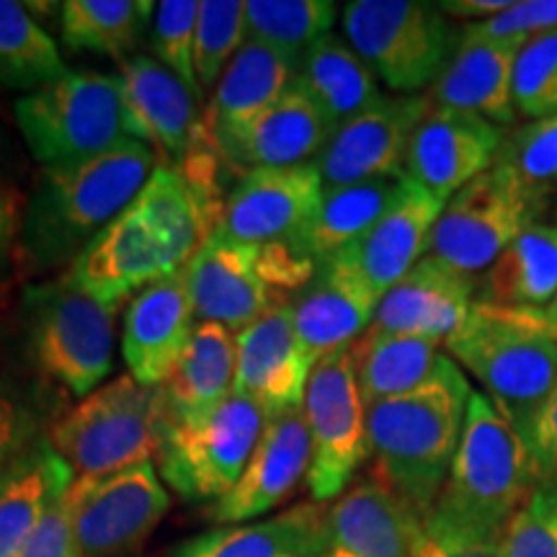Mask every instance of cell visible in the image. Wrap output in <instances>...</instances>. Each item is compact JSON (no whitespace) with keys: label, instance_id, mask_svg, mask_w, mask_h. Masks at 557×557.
Wrapping results in <instances>:
<instances>
[{"label":"cell","instance_id":"obj_1","mask_svg":"<svg viewBox=\"0 0 557 557\" xmlns=\"http://www.w3.org/2000/svg\"><path fill=\"white\" fill-rule=\"evenodd\" d=\"M472 387L451 357L438 359L421 387L367 408L374 480L423 521L434 511L455 462Z\"/></svg>","mask_w":557,"mask_h":557},{"label":"cell","instance_id":"obj_2","mask_svg":"<svg viewBox=\"0 0 557 557\" xmlns=\"http://www.w3.org/2000/svg\"><path fill=\"white\" fill-rule=\"evenodd\" d=\"M156 171V152L137 139L81 163L45 169L21 225V253L32 271L70 263L127 209Z\"/></svg>","mask_w":557,"mask_h":557},{"label":"cell","instance_id":"obj_3","mask_svg":"<svg viewBox=\"0 0 557 557\" xmlns=\"http://www.w3.org/2000/svg\"><path fill=\"white\" fill-rule=\"evenodd\" d=\"M449 357L483 385V395L532 444L534 426L557 385V329L547 310L500 308L475 299L444 341Z\"/></svg>","mask_w":557,"mask_h":557},{"label":"cell","instance_id":"obj_4","mask_svg":"<svg viewBox=\"0 0 557 557\" xmlns=\"http://www.w3.org/2000/svg\"><path fill=\"white\" fill-rule=\"evenodd\" d=\"M534 485L537 465L527 438L480 389H472L455 462L431 513L462 527L504 532Z\"/></svg>","mask_w":557,"mask_h":557},{"label":"cell","instance_id":"obj_5","mask_svg":"<svg viewBox=\"0 0 557 557\" xmlns=\"http://www.w3.org/2000/svg\"><path fill=\"white\" fill-rule=\"evenodd\" d=\"M315 269L292 243L248 246L209 235L184 274L199 323L225 325L238 336L271 308L295 299Z\"/></svg>","mask_w":557,"mask_h":557},{"label":"cell","instance_id":"obj_6","mask_svg":"<svg viewBox=\"0 0 557 557\" xmlns=\"http://www.w3.org/2000/svg\"><path fill=\"white\" fill-rule=\"evenodd\" d=\"M163 418V387L122 374L62 416L50 442L75 475L101 478L156 457Z\"/></svg>","mask_w":557,"mask_h":557},{"label":"cell","instance_id":"obj_7","mask_svg":"<svg viewBox=\"0 0 557 557\" xmlns=\"http://www.w3.org/2000/svg\"><path fill=\"white\" fill-rule=\"evenodd\" d=\"M344 34L369 70L400 96L434 88L459 45V29L423 0H354Z\"/></svg>","mask_w":557,"mask_h":557},{"label":"cell","instance_id":"obj_8","mask_svg":"<svg viewBox=\"0 0 557 557\" xmlns=\"http://www.w3.org/2000/svg\"><path fill=\"white\" fill-rule=\"evenodd\" d=\"M267 426L253 400L233 393L205 413L163 418L158 470L186 500H220L233 491Z\"/></svg>","mask_w":557,"mask_h":557},{"label":"cell","instance_id":"obj_9","mask_svg":"<svg viewBox=\"0 0 557 557\" xmlns=\"http://www.w3.org/2000/svg\"><path fill=\"white\" fill-rule=\"evenodd\" d=\"M116 308L86 295L62 274L26 295L29 344L41 372L73 395L101 387L114 367Z\"/></svg>","mask_w":557,"mask_h":557},{"label":"cell","instance_id":"obj_10","mask_svg":"<svg viewBox=\"0 0 557 557\" xmlns=\"http://www.w3.org/2000/svg\"><path fill=\"white\" fill-rule=\"evenodd\" d=\"M16 122L24 143L45 169L90 160L124 139L120 78L67 73L21 96Z\"/></svg>","mask_w":557,"mask_h":557},{"label":"cell","instance_id":"obj_11","mask_svg":"<svg viewBox=\"0 0 557 557\" xmlns=\"http://www.w3.org/2000/svg\"><path fill=\"white\" fill-rule=\"evenodd\" d=\"M302 410L312 444L308 487L312 500L325 504L344 496L369 459L367 403L361 398L351 346L312 367Z\"/></svg>","mask_w":557,"mask_h":557},{"label":"cell","instance_id":"obj_12","mask_svg":"<svg viewBox=\"0 0 557 557\" xmlns=\"http://www.w3.org/2000/svg\"><path fill=\"white\" fill-rule=\"evenodd\" d=\"M67 508L83 557H129L169 513L171 496L148 459L111 475L75 478Z\"/></svg>","mask_w":557,"mask_h":557},{"label":"cell","instance_id":"obj_13","mask_svg":"<svg viewBox=\"0 0 557 557\" xmlns=\"http://www.w3.org/2000/svg\"><path fill=\"white\" fill-rule=\"evenodd\" d=\"M529 225L537 222L524 201L496 173L487 171L444 205L426 256L442 267L472 276L491 269Z\"/></svg>","mask_w":557,"mask_h":557},{"label":"cell","instance_id":"obj_14","mask_svg":"<svg viewBox=\"0 0 557 557\" xmlns=\"http://www.w3.org/2000/svg\"><path fill=\"white\" fill-rule=\"evenodd\" d=\"M431 109V96H382L344 124L315 160L323 189L406 176L410 139Z\"/></svg>","mask_w":557,"mask_h":557},{"label":"cell","instance_id":"obj_15","mask_svg":"<svg viewBox=\"0 0 557 557\" xmlns=\"http://www.w3.org/2000/svg\"><path fill=\"white\" fill-rule=\"evenodd\" d=\"M320 197L323 178L315 163L246 171L230 189L220 225L212 235L248 246L295 243Z\"/></svg>","mask_w":557,"mask_h":557},{"label":"cell","instance_id":"obj_16","mask_svg":"<svg viewBox=\"0 0 557 557\" xmlns=\"http://www.w3.org/2000/svg\"><path fill=\"white\" fill-rule=\"evenodd\" d=\"M181 271L158 227L135 201L88 243L65 271L70 282L103 305H122L160 278Z\"/></svg>","mask_w":557,"mask_h":557},{"label":"cell","instance_id":"obj_17","mask_svg":"<svg viewBox=\"0 0 557 557\" xmlns=\"http://www.w3.org/2000/svg\"><path fill=\"white\" fill-rule=\"evenodd\" d=\"M377 305V292L361 274L351 248L320 261L310 282L292 299L295 331L310 364L357 344L372 325Z\"/></svg>","mask_w":557,"mask_h":557},{"label":"cell","instance_id":"obj_18","mask_svg":"<svg viewBox=\"0 0 557 557\" xmlns=\"http://www.w3.org/2000/svg\"><path fill=\"white\" fill-rule=\"evenodd\" d=\"M124 137L137 139L160 158L176 165L191 150L201 132L199 96L148 54H132L120 70Z\"/></svg>","mask_w":557,"mask_h":557},{"label":"cell","instance_id":"obj_19","mask_svg":"<svg viewBox=\"0 0 557 557\" xmlns=\"http://www.w3.org/2000/svg\"><path fill=\"white\" fill-rule=\"evenodd\" d=\"M504 137L506 129L483 116L431 103L410 139L406 176L447 205L470 181L493 169Z\"/></svg>","mask_w":557,"mask_h":557},{"label":"cell","instance_id":"obj_20","mask_svg":"<svg viewBox=\"0 0 557 557\" xmlns=\"http://www.w3.org/2000/svg\"><path fill=\"white\" fill-rule=\"evenodd\" d=\"M312 364L295 331V310L276 305L235 336V393L253 400L267 418L305 406Z\"/></svg>","mask_w":557,"mask_h":557},{"label":"cell","instance_id":"obj_21","mask_svg":"<svg viewBox=\"0 0 557 557\" xmlns=\"http://www.w3.org/2000/svg\"><path fill=\"white\" fill-rule=\"evenodd\" d=\"M297 67L299 60L248 39L222 73L201 114V132L235 171H240L238 148L250 124L282 99L297 78Z\"/></svg>","mask_w":557,"mask_h":557},{"label":"cell","instance_id":"obj_22","mask_svg":"<svg viewBox=\"0 0 557 557\" xmlns=\"http://www.w3.org/2000/svg\"><path fill=\"white\" fill-rule=\"evenodd\" d=\"M312 444L305 410L267 418V426L233 491L209 506L214 524H246L282 506L308 478Z\"/></svg>","mask_w":557,"mask_h":557},{"label":"cell","instance_id":"obj_23","mask_svg":"<svg viewBox=\"0 0 557 557\" xmlns=\"http://www.w3.org/2000/svg\"><path fill=\"white\" fill-rule=\"evenodd\" d=\"M194 305L184 269L132 297L124 315L122 357L139 385L163 387L194 331Z\"/></svg>","mask_w":557,"mask_h":557},{"label":"cell","instance_id":"obj_24","mask_svg":"<svg viewBox=\"0 0 557 557\" xmlns=\"http://www.w3.org/2000/svg\"><path fill=\"white\" fill-rule=\"evenodd\" d=\"M423 519L377 480H361L329 508L320 557H416Z\"/></svg>","mask_w":557,"mask_h":557},{"label":"cell","instance_id":"obj_25","mask_svg":"<svg viewBox=\"0 0 557 557\" xmlns=\"http://www.w3.org/2000/svg\"><path fill=\"white\" fill-rule=\"evenodd\" d=\"M527 39H487L459 29V45L447 70L431 88V103L447 107L508 129L517 122L513 65Z\"/></svg>","mask_w":557,"mask_h":557},{"label":"cell","instance_id":"obj_26","mask_svg":"<svg viewBox=\"0 0 557 557\" xmlns=\"http://www.w3.org/2000/svg\"><path fill=\"white\" fill-rule=\"evenodd\" d=\"M472 276L451 271L434 259H421L398 284L382 295L372 325L387 333L447 341L472 308Z\"/></svg>","mask_w":557,"mask_h":557},{"label":"cell","instance_id":"obj_27","mask_svg":"<svg viewBox=\"0 0 557 557\" xmlns=\"http://www.w3.org/2000/svg\"><path fill=\"white\" fill-rule=\"evenodd\" d=\"M442 209V201L406 176L400 197L387 209L385 218L364 238L348 246L380 299L418 261L426 259L431 233Z\"/></svg>","mask_w":557,"mask_h":557},{"label":"cell","instance_id":"obj_28","mask_svg":"<svg viewBox=\"0 0 557 557\" xmlns=\"http://www.w3.org/2000/svg\"><path fill=\"white\" fill-rule=\"evenodd\" d=\"M75 472L50 438L39 436L0 478V557H18L47 511L75 483Z\"/></svg>","mask_w":557,"mask_h":557},{"label":"cell","instance_id":"obj_29","mask_svg":"<svg viewBox=\"0 0 557 557\" xmlns=\"http://www.w3.org/2000/svg\"><path fill=\"white\" fill-rule=\"evenodd\" d=\"M333 135L336 132L310 96L292 83L282 99L250 124L238 148V165L240 171H253L315 163Z\"/></svg>","mask_w":557,"mask_h":557},{"label":"cell","instance_id":"obj_30","mask_svg":"<svg viewBox=\"0 0 557 557\" xmlns=\"http://www.w3.org/2000/svg\"><path fill=\"white\" fill-rule=\"evenodd\" d=\"M329 508L318 500L292 506L253 524L220 527L181 545L176 557H320Z\"/></svg>","mask_w":557,"mask_h":557},{"label":"cell","instance_id":"obj_31","mask_svg":"<svg viewBox=\"0 0 557 557\" xmlns=\"http://www.w3.org/2000/svg\"><path fill=\"white\" fill-rule=\"evenodd\" d=\"M295 86L310 96L320 114L338 132L382 99L377 75L344 37L329 34L299 60Z\"/></svg>","mask_w":557,"mask_h":557},{"label":"cell","instance_id":"obj_32","mask_svg":"<svg viewBox=\"0 0 557 557\" xmlns=\"http://www.w3.org/2000/svg\"><path fill=\"white\" fill-rule=\"evenodd\" d=\"M403 184H406V176L323 189L310 222L292 246L315 263L331 259L333 253L364 238L369 230L385 218L387 209L398 201Z\"/></svg>","mask_w":557,"mask_h":557},{"label":"cell","instance_id":"obj_33","mask_svg":"<svg viewBox=\"0 0 557 557\" xmlns=\"http://www.w3.org/2000/svg\"><path fill=\"white\" fill-rule=\"evenodd\" d=\"M557 297V225H529L493 261L480 284V302L547 310Z\"/></svg>","mask_w":557,"mask_h":557},{"label":"cell","instance_id":"obj_34","mask_svg":"<svg viewBox=\"0 0 557 557\" xmlns=\"http://www.w3.org/2000/svg\"><path fill=\"white\" fill-rule=\"evenodd\" d=\"M235 393V336L225 325L197 323L184 357L163 385L165 413L191 416Z\"/></svg>","mask_w":557,"mask_h":557},{"label":"cell","instance_id":"obj_35","mask_svg":"<svg viewBox=\"0 0 557 557\" xmlns=\"http://www.w3.org/2000/svg\"><path fill=\"white\" fill-rule=\"evenodd\" d=\"M351 357L361 398L369 408L372 403L398 398L421 387L434 374L442 351L438 341L387 333L369 325L364 336L351 346Z\"/></svg>","mask_w":557,"mask_h":557},{"label":"cell","instance_id":"obj_36","mask_svg":"<svg viewBox=\"0 0 557 557\" xmlns=\"http://www.w3.org/2000/svg\"><path fill=\"white\" fill-rule=\"evenodd\" d=\"M493 173L540 222L557 197V114L506 132Z\"/></svg>","mask_w":557,"mask_h":557},{"label":"cell","instance_id":"obj_37","mask_svg":"<svg viewBox=\"0 0 557 557\" xmlns=\"http://www.w3.org/2000/svg\"><path fill=\"white\" fill-rule=\"evenodd\" d=\"M156 9L150 0H67L60 11L62 41L75 52L122 60L145 37Z\"/></svg>","mask_w":557,"mask_h":557},{"label":"cell","instance_id":"obj_38","mask_svg":"<svg viewBox=\"0 0 557 557\" xmlns=\"http://www.w3.org/2000/svg\"><path fill=\"white\" fill-rule=\"evenodd\" d=\"M67 73L58 45L26 3L0 0V88L29 96Z\"/></svg>","mask_w":557,"mask_h":557},{"label":"cell","instance_id":"obj_39","mask_svg":"<svg viewBox=\"0 0 557 557\" xmlns=\"http://www.w3.org/2000/svg\"><path fill=\"white\" fill-rule=\"evenodd\" d=\"M338 5L331 0H248V39L302 60L315 41L329 37Z\"/></svg>","mask_w":557,"mask_h":557},{"label":"cell","instance_id":"obj_40","mask_svg":"<svg viewBox=\"0 0 557 557\" xmlns=\"http://www.w3.org/2000/svg\"><path fill=\"white\" fill-rule=\"evenodd\" d=\"M246 41L248 18L243 0H201L194 41V73L201 90L218 86Z\"/></svg>","mask_w":557,"mask_h":557},{"label":"cell","instance_id":"obj_41","mask_svg":"<svg viewBox=\"0 0 557 557\" xmlns=\"http://www.w3.org/2000/svg\"><path fill=\"white\" fill-rule=\"evenodd\" d=\"M513 107L527 122L557 114V29L527 39L513 65Z\"/></svg>","mask_w":557,"mask_h":557},{"label":"cell","instance_id":"obj_42","mask_svg":"<svg viewBox=\"0 0 557 557\" xmlns=\"http://www.w3.org/2000/svg\"><path fill=\"white\" fill-rule=\"evenodd\" d=\"M500 557H557V483L537 480L500 532Z\"/></svg>","mask_w":557,"mask_h":557},{"label":"cell","instance_id":"obj_43","mask_svg":"<svg viewBox=\"0 0 557 557\" xmlns=\"http://www.w3.org/2000/svg\"><path fill=\"white\" fill-rule=\"evenodd\" d=\"M201 3L197 0H163L152 16L150 41L160 65L176 73L201 99V88L194 73V41Z\"/></svg>","mask_w":557,"mask_h":557},{"label":"cell","instance_id":"obj_44","mask_svg":"<svg viewBox=\"0 0 557 557\" xmlns=\"http://www.w3.org/2000/svg\"><path fill=\"white\" fill-rule=\"evenodd\" d=\"M416 557H500V532L462 527L431 513L423 521Z\"/></svg>","mask_w":557,"mask_h":557},{"label":"cell","instance_id":"obj_45","mask_svg":"<svg viewBox=\"0 0 557 557\" xmlns=\"http://www.w3.org/2000/svg\"><path fill=\"white\" fill-rule=\"evenodd\" d=\"M465 29L487 39H532L557 29V0H513L498 16L468 24Z\"/></svg>","mask_w":557,"mask_h":557},{"label":"cell","instance_id":"obj_46","mask_svg":"<svg viewBox=\"0 0 557 557\" xmlns=\"http://www.w3.org/2000/svg\"><path fill=\"white\" fill-rule=\"evenodd\" d=\"M18 557H83L78 542L73 534V519H70L67 496L54 504L47 517L41 519L37 532L26 542Z\"/></svg>","mask_w":557,"mask_h":557},{"label":"cell","instance_id":"obj_47","mask_svg":"<svg viewBox=\"0 0 557 557\" xmlns=\"http://www.w3.org/2000/svg\"><path fill=\"white\" fill-rule=\"evenodd\" d=\"M39 438L37 418L18 400L0 395V478Z\"/></svg>","mask_w":557,"mask_h":557},{"label":"cell","instance_id":"obj_48","mask_svg":"<svg viewBox=\"0 0 557 557\" xmlns=\"http://www.w3.org/2000/svg\"><path fill=\"white\" fill-rule=\"evenodd\" d=\"M529 447H532L534 465H537V480L557 483V385L542 408Z\"/></svg>","mask_w":557,"mask_h":557},{"label":"cell","instance_id":"obj_49","mask_svg":"<svg viewBox=\"0 0 557 557\" xmlns=\"http://www.w3.org/2000/svg\"><path fill=\"white\" fill-rule=\"evenodd\" d=\"M24 197L13 189H0V259L13 248L21 238V225H24Z\"/></svg>","mask_w":557,"mask_h":557},{"label":"cell","instance_id":"obj_50","mask_svg":"<svg viewBox=\"0 0 557 557\" xmlns=\"http://www.w3.org/2000/svg\"><path fill=\"white\" fill-rule=\"evenodd\" d=\"M447 18H493L504 13L511 0H444L436 3Z\"/></svg>","mask_w":557,"mask_h":557},{"label":"cell","instance_id":"obj_51","mask_svg":"<svg viewBox=\"0 0 557 557\" xmlns=\"http://www.w3.org/2000/svg\"><path fill=\"white\" fill-rule=\"evenodd\" d=\"M547 318L553 320V325L557 329V297H555V302L547 308Z\"/></svg>","mask_w":557,"mask_h":557},{"label":"cell","instance_id":"obj_52","mask_svg":"<svg viewBox=\"0 0 557 557\" xmlns=\"http://www.w3.org/2000/svg\"><path fill=\"white\" fill-rule=\"evenodd\" d=\"M0 158H3V139H0Z\"/></svg>","mask_w":557,"mask_h":557}]
</instances>
